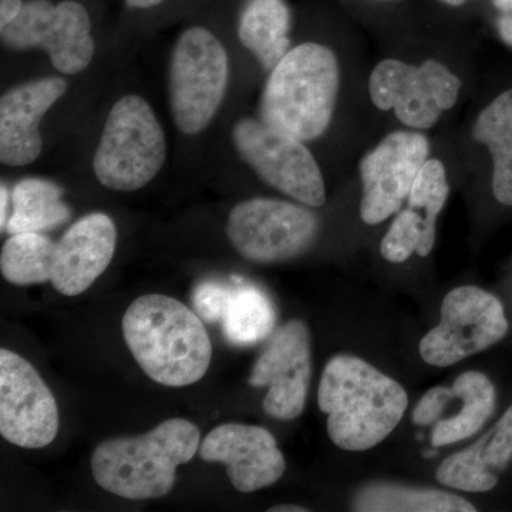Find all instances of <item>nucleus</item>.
Here are the masks:
<instances>
[{
  "mask_svg": "<svg viewBox=\"0 0 512 512\" xmlns=\"http://www.w3.org/2000/svg\"><path fill=\"white\" fill-rule=\"evenodd\" d=\"M320 412L335 446L366 451L379 446L402 421L409 397L399 382L360 357H332L320 377Z\"/></svg>",
  "mask_w": 512,
  "mask_h": 512,
  "instance_id": "f257e3e1",
  "label": "nucleus"
},
{
  "mask_svg": "<svg viewBox=\"0 0 512 512\" xmlns=\"http://www.w3.org/2000/svg\"><path fill=\"white\" fill-rule=\"evenodd\" d=\"M121 329L131 355L153 382L190 386L211 365V339L202 319L171 296H140L128 306Z\"/></svg>",
  "mask_w": 512,
  "mask_h": 512,
  "instance_id": "f03ea898",
  "label": "nucleus"
},
{
  "mask_svg": "<svg viewBox=\"0 0 512 512\" xmlns=\"http://www.w3.org/2000/svg\"><path fill=\"white\" fill-rule=\"evenodd\" d=\"M201 431L185 419H170L136 437L103 441L92 456L94 481L127 500H154L173 490L177 468L190 463Z\"/></svg>",
  "mask_w": 512,
  "mask_h": 512,
  "instance_id": "7ed1b4c3",
  "label": "nucleus"
},
{
  "mask_svg": "<svg viewBox=\"0 0 512 512\" xmlns=\"http://www.w3.org/2000/svg\"><path fill=\"white\" fill-rule=\"evenodd\" d=\"M339 87V60L328 46L293 47L269 72L261 121L303 143L316 140L332 123Z\"/></svg>",
  "mask_w": 512,
  "mask_h": 512,
  "instance_id": "20e7f679",
  "label": "nucleus"
},
{
  "mask_svg": "<svg viewBox=\"0 0 512 512\" xmlns=\"http://www.w3.org/2000/svg\"><path fill=\"white\" fill-rule=\"evenodd\" d=\"M167 157L163 127L150 104L140 96L121 97L111 109L93 168L110 190L133 192L160 173Z\"/></svg>",
  "mask_w": 512,
  "mask_h": 512,
  "instance_id": "39448f33",
  "label": "nucleus"
},
{
  "mask_svg": "<svg viewBox=\"0 0 512 512\" xmlns=\"http://www.w3.org/2000/svg\"><path fill=\"white\" fill-rule=\"evenodd\" d=\"M228 84V56L210 30H185L175 43L170 66L174 121L188 136L201 133L220 109Z\"/></svg>",
  "mask_w": 512,
  "mask_h": 512,
  "instance_id": "423d86ee",
  "label": "nucleus"
},
{
  "mask_svg": "<svg viewBox=\"0 0 512 512\" xmlns=\"http://www.w3.org/2000/svg\"><path fill=\"white\" fill-rule=\"evenodd\" d=\"M318 234V217L306 205L252 198L229 212V242L242 258L255 264L296 258L312 247Z\"/></svg>",
  "mask_w": 512,
  "mask_h": 512,
  "instance_id": "0eeeda50",
  "label": "nucleus"
},
{
  "mask_svg": "<svg viewBox=\"0 0 512 512\" xmlns=\"http://www.w3.org/2000/svg\"><path fill=\"white\" fill-rule=\"evenodd\" d=\"M508 329L500 299L478 286H460L443 299L439 325L420 340L419 353L427 365L454 366L490 349Z\"/></svg>",
  "mask_w": 512,
  "mask_h": 512,
  "instance_id": "6e6552de",
  "label": "nucleus"
},
{
  "mask_svg": "<svg viewBox=\"0 0 512 512\" xmlns=\"http://www.w3.org/2000/svg\"><path fill=\"white\" fill-rule=\"evenodd\" d=\"M232 141L264 183L306 207L325 204L322 171L303 141L254 119L239 120L232 128Z\"/></svg>",
  "mask_w": 512,
  "mask_h": 512,
  "instance_id": "1a4fd4ad",
  "label": "nucleus"
},
{
  "mask_svg": "<svg viewBox=\"0 0 512 512\" xmlns=\"http://www.w3.org/2000/svg\"><path fill=\"white\" fill-rule=\"evenodd\" d=\"M0 32L3 45L12 49L45 50L60 73L83 72L93 59L92 22L82 3L74 0L59 5L29 0L18 18Z\"/></svg>",
  "mask_w": 512,
  "mask_h": 512,
  "instance_id": "9d476101",
  "label": "nucleus"
},
{
  "mask_svg": "<svg viewBox=\"0 0 512 512\" xmlns=\"http://www.w3.org/2000/svg\"><path fill=\"white\" fill-rule=\"evenodd\" d=\"M429 154L430 143L424 134L394 131L362 158L360 217L365 224H380L402 210Z\"/></svg>",
  "mask_w": 512,
  "mask_h": 512,
  "instance_id": "9b49d317",
  "label": "nucleus"
},
{
  "mask_svg": "<svg viewBox=\"0 0 512 512\" xmlns=\"http://www.w3.org/2000/svg\"><path fill=\"white\" fill-rule=\"evenodd\" d=\"M60 419L52 390L28 360L0 350V434L15 446L37 450L59 433Z\"/></svg>",
  "mask_w": 512,
  "mask_h": 512,
  "instance_id": "f8f14e48",
  "label": "nucleus"
},
{
  "mask_svg": "<svg viewBox=\"0 0 512 512\" xmlns=\"http://www.w3.org/2000/svg\"><path fill=\"white\" fill-rule=\"evenodd\" d=\"M311 377V332L302 320H291L269 340L248 382L254 387H268L262 406L269 417L291 421L305 410Z\"/></svg>",
  "mask_w": 512,
  "mask_h": 512,
  "instance_id": "ddd939ff",
  "label": "nucleus"
},
{
  "mask_svg": "<svg viewBox=\"0 0 512 512\" xmlns=\"http://www.w3.org/2000/svg\"><path fill=\"white\" fill-rule=\"evenodd\" d=\"M497 393L484 373L470 370L457 377L453 386L427 390L413 410V423L433 427L431 444L450 446L470 439L494 413Z\"/></svg>",
  "mask_w": 512,
  "mask_h": 512,
  "instance_id": "4468645a",
  "label": "nucleus"
},
{
  "mask_svg": "<svg viewBox=\"0 0 512 512\" xmlns=\"http://www.w3.org/2000/svg\"><path fill=\"white\" fill-rule=\"evenodd\" d=\"M200 457L227 466L229 481L239 493H255L281 480L286 461L268 430L251 424L225 423L201 441Z\"/></svg>",
  "mask_w": 512,
  "mask_h": 512,
  "instance_id": "2eb2a0df",
  "label": "nucleus"
},
{
  "mask_svg": "<svg viewBox=\"0 0 512 512\" xmlns=\"http://www.w3.org/2000/svg\"><path fill=\"white\" fill-rule=\"evenodd\" d=\"M117 229L109 215L93 212L74 222L56 244L50 282L64 296L86 292L109 268Z\"/></svg>",
  "mask_w": 512,
  "mask_h": 512,
  "instance_id": "dca6fc26",
  "label": "nucleus"
},
{
  "mask_svg": "<svg viewBox=\"0 0 512 512\" xmlns=\"http://www.w3.org/2000/svg\"><path fill=\"white\" fill-rule=\"evenodd\" d=\"M62 77L20 84L0 100V161L9 167L32 164L42 153L39 123L66 93Z\"/></svg>",
  "mask_w": 512,
  "mask_h": 512,
  "instance_id": "f3484780",
  "label": "nucleus"
},
{
  "mask_svg": "<svg viewBox=\"0 0 512 512\" xmlns=\"http://www.w3.org/2000/svg\"><path fill=\"white\" fill-rule=\"evenodd\" d=\"M511 458L512 406L476 443L447 457L437 470V480L464 493H488Z\"/></svg>",
  "mask_w": 512,
  "mask_h": 512,
  "instance_id": "a211bd4d",
  "label": "nucleus"
},
{
  "mask_svg": "<svg viewBox=\"0 0 512 512\" xmlns=\"http://www.w3.org/2000/svg\"><path fill=\"white\" fill-rule=\"evenodd\" d=\"M289 32L291 10L285 0H249L239 18V40L266 72L291 50Z\"/></svg>",
  "mask_w": 512,
  "mask_h": 512,
  "instance_id": "6ab92c4d",
  "label": "nucleus"
},
{
  "mask_svg": "<svg viewBox=\"0 0 512 512\" xmlns=\"http://www.w3.org/2000/svg\"><path fill=\"white\" fill-rule=\"evenodd\" d=\"M473 137L493 157L495 200L512 205V89L495 97L477 117Z\"/></svg>",
  "mask_w": 512,
  "mask_h": 512,
  "instance_id": "aec40b11",
  "label": "nucleus"
},
{
  "mask_svg": "<svg viewBox=\"0 0 512 512\" xmlns=\"http://www.w3.org/2000/svg\"><path fill=\"white\" fill-rule=\"evenodd\" d=\"M12 202L13 211L6 224L10 235L47 231L72 217V211L64 204L62 188L42 178H26L16 184Z\"/></svg>",
  "mask_w": 512,
  "mask_h": 512,
  "instance_id": "412c9836",
  "label": "nucleus"
},
{
  "mask_svg": "<svg viewBox=\"0 0 512 512\" xmlns=\"http://www.w3.org/2000/svg\"><path fill=\"white\" fill-rule=\"evenodd\" d=\"M356 511L369 512H473L466 498L431 488L396 484H373L363 488L353 501Z\"/></svg>",
  "mask_w": 512,
  "mask_h": 512,
  "instance_id": "4be33fe9",
  "label": "nucleus"
},
{
  "mask_svg": "<svg viewBox=\"0 0 512 512\" xmlns=\"http://www.w3.org/2000/svg\"><path fill=\"white\" fill-rule=\"evenodd\" d=\"M56 242L40 232L10 235L0 254V271L13 285L50 282L55 264Z\"/></svg>",
  "mask_w": 512,
  "mask_h": 512,
  "instance_id": "5701e85b",
  "label": "nucleus"
},
{
  "mask_svg": "<svg viewBox=\"0 0 512 512\" xmlns=\"http://www.w3.org/2000/svg\"><path fill=\"white\" fill-rule=\"evenodd\" d=\"M221 323L229 343L252 346L271 335L276 323L275 308L264 292L244 286L232 292Z\"/></svg>",
  "mask_w": 512,
  "mask_h": 512,
  "instance_id": "b1692460",
  "label": "nucleus"
},
{
  "mask_svg": "<svg viewBox=\"0 0 512 512\" xmlns=\"http://www.w3.org/2000/svg\"><path fill=\"white\" fill-rule=\"evenodd\" d=\"M450 185H448L446 168L436 158H429L421 167L414 181L407 207L419 212L424 221V239L419 256H429L436 244L437 218L446 205Z\"/></svg>",
  "mask_w": 512,
  "mask_h": 512,
  "instance_id": "393cba45",
  "label": "nucleus"
},
{
  "mask_svg": "<svg viewBox=\"0 0 512 512\" xmlns=\"http://www.w3.org/2000/svg\"><path fill=\"white\" fill-rule=\"evenodd\" d=\"M397 120L413 130H429L440 120V107L434 103L421 82L419 67L410 64L393 107Z\"/></svg>",
  "mask_w": 512,
  "mask_h": 512,
  "instance_id": "a878e982",
  "label": "nucleus"
},
{
  "mask_svg": "<svg viewBox=\"0 0 512 512\" xmlns=\"http://www.w3.org/2000/svg\"><path fill=\"white\" fill-rule=\"evenodd\" d=\"M424 239V221L419 212L404 208L396 218L380 244V254L392 264H403L412 255L419 254Z\"/></svg>",
  "mask_w": 512,
  "mask_h": 512,
  "instance_id": "bb28decb",
  "label": "nucleus"
},
{
  "mask_svg": "<svg viewBox=\"0 0 512 512\" xmlns=\"http://www.w3.org/2000/svg\"><path fill=\"white\" fill-rule=\"evenodd\" d=\"M409 67L410 64L402 60L386 59L373 69L369 79V94L377 109L393 110L394 101L402 87L404 77L409 72Z\"/></svg>",
  "mask_w": 512,
  "mask_h": 512,
  "instance_id": "cd10ccee",
  "label": "nucleus"
},
{
  "mask_svg": "<svg viewBox=\"0 0 512 512\" xmlns=\"http://www.w3.org/2000/svg\"><path fill=\"white\" fill-rule=\"evenodd\" d=\"M421 82L441 111L453 109L460 96L461 80L437 60H426L419 66Z\"/></svg>",
  "mask_w": 512,
  "mask_h": 512,
  "instance_id": "c85d7f7f",
  "label": "nucleus"
},
{
  "mask_svg": "<svg viewBox=\"0 0 512 512\" xmlns=\"http://www.w3.org/2000/svg\"><path fill=\"white\" fill-rule=\"evenodd\" d=\"M234 289L218 282H202L192 293V305L204 322L218 323L224 319Z\"/></svg>",
  "mask_w": 512,
  "mask_h": 512,
  "instance_id": "c756f323",
  "label": "nucleus"
},
{
  "mask_svg": "<svg viewBox=\"0 0 512 512\" xmlns=\"http://www.w3.org/2000/svg\"><path fill=\"white\" fill-rule=\"evenodd\" d=\"M25 3L22 0H0V29L18 18Z\"/></svg>",
  "mask_w": 512,
  "mask_h": 512,
  "instance_id": "7c9ffc66",
  "label": "nucleus"
},
{
  "mask_svg": "<svg viewBox=\"0 0 512 512\" xmlns=\"http://www.w3.org/2000/svg\"><path fill=\"white\" fill-rule=\"evenodd\" d=\"M497 29L501 39H503L508 46L512 47V12L503 13V16L498 19Z\"/></svg>",
  "mask_w": 512,
  "mask_h": 512,
  "instance_id": "2f4dec72",
  "label": "nucleus"
},
{
  "mask_svg": "<svg viewBox=\"0 0 512 512\" xmlns=\"http://www.w3.org/2000/svg\"><path fill=\"white\" fill-rule=\"evenodd\" d=\"M0 204H2L0 207V229L5 231L9 220V191L3 184L0 187Z\"/></svg>",
  "mask_w": 512,
  "mask_h": 512,
  "instance_id": "473e14b6",
  "label": "nucleus"
},
{
  "mask_svg": "<svg viewBox=\"0 0 512 512\" xmlns=\"http://www.w3.org/2000/svg\"><path fill=\"white\" fill-rule=\"evenodd\" d=\"M164 0H126L127 6L133 9H148L160 5Z\"/></svg>",
  "mask_w": 512,
  "mask_h": 512,
  "instance_id": "72a5a7b5",
  "label": "nucleus"
},
{
  "mask_svg": "<svg viewBox=\"0 0 512 512\" xmlns=\"http://www.w3.org/2000/svg\"><path fill=\"white\" fill-rule=\"evenodd\" d=\"M308 508L299 507V505H276L269 508V512H306Z\"/></svg>",
  "mask_w": 512,
  "mask_h": 512,
  "instance_id": "f704fd0d",
  "label": "nucleus"
},
{
  "mask_svg": "<svg viewBox=\"0 0 512 512\" xmlns=\"http://www.w3.org/2000/svg\"><path fill=\"white\" fill-rule=\"evenodd\" d=\"M495 8L503 13L512 12V0H493Z\"/></svg>",
  "mask_w": 512,
  "mask_h": 512,
  "instance_id": "c9c22d12",
  "label": "nucleus"
},
{
  "mask_svg": "<svg viewBox=\"0 0 512 512\" xmlns=\"http://www.w3.org/2000/svg\"><path fill=\"white\" fill-rule=\"evenodd\" d=\"M440 2L446 3L448 6H461L467 2V0H440Z\"/></svg>",
  "mask_w": 512,
  "mask_h": 512,
  "instance_id": "e433bc0d",
  "label": "nucleus"
}]
</instances>
